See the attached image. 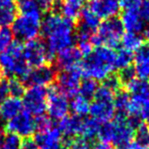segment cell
Listing matches in <instances>:
<instances>
[{
	"label": "cell",
	"mask_w": 149,
	"mask_h": 149,
	"mask_svg": "<svg viewBox=\"0 0 149 149\" xmlns=\"http://www.w3.org/2000/svg\"><path fill=\"white\" fill-rule=\"evenodd\" d=\"M41 33L50 55L60 53L74 45L76 41L74 22L65 19L60 13H50L42 21Z\"/></svg>",
	"instance_id": "cell-1"
},
{
	"label": "cell",
	"mask_w": 149,
	"mask_h": 149,
	"mask_svg": "<svg viewBox=\"0 0 149 149\" xmlns=\"http://www.w3.org/2000/svg\"><path fill=\"white\" fill-rule=\"evenodd\" d=\"M116 55L114 49L106 46H97L81 62L83 77L95 81H103L116 70Z\"/></svg>",
	"instance_id": "cell-2"
},
{
	"label": "cell",
	"mask_w": 149,
	"mask_h": 149,
	"mask_svg": "<svg viewBox=\"0 0 149 149\" xmlns=\"http://www.w3.org/2000/svg\"><path fill=\"white\" fill-rule=\"evenodd\" d=\"M24 45L13 41L5 51L0 52V68L6 77L17 78L23 81L30 72V68L23 57Z\"/></svg>",
	"instance_id": "cell-3"
},
{
	"label": "cell",
	"mask_w": 149,
	"mask_h": 149,
	"mask_svg": "<svg viewBox=\"0 0 149 149\" xmlns=\"http://www.w3.org/2000/svg\"><path fill=\"white\" fill-rule=\"evenodd\" d=\"M135 130L127 123L126 120L116 118L113 122L103 123L100 125L98 138L101 142L111 143L116 149L132 142Z\"/></svg>",
	"instance_id": "cell-4"
},
{
	"label": "cell",
	"mask_w": 149,
	"mask_h": 149,
	"mask_svg": "<svg viewBox=\"0 0 149 149\" xmlns=\"http://www.w3.org/2000/svg\"><path fill=\"white\" fill-rule=\"evenodd\" d=\"M42 21V10L40 9L21 13V15H17L11 25L13 36L19 42H28L37 39L39 34L41 33Z\"/></svg>",
	"instance_id": "cell-5"
},
{
	"label": "cell",
	"mask_w": 149,
	"mask_h": 149,
	"mask_svg": "<svg viewBox=\"0 0 149 149\" xmlns=\"http://www.w3.org/2000/svg\"><path fill=\"white\" fill-rule=\"evenodd\" d=\"M124 35V28L120 19L116 17L109 19H104L103 23H100L97 31L92 36V44L96 46H106L114 49L120 43V40Z\"/></svg>",
	"instance_id": "cell-6"
},
{
	"label": "cell",
	"mask_w": 149,
	"mask_h": 149,
	"mask_svg": "<svg viewBox=\"0 0 149 149\" xmlns=\"http://www.w3.org/2000/svg\"><path fill=\"white\" fill-rule=\"evenodd\" d=\"M83 74L81 64L72 70H59L56 74L55 87L66 97L72 98L79 93V87L81 84Z\"/></svg>",
	"instance_id": "cell-7"
},
{
	"label": "cell",
	"mask_w": 149,
	"mask_h": 149,
	"mask_svg": "<svg viewBox=\"0 0 149 149\" xmlns=\"http://www.w3.org/2000/svg\"><path fill=\"white\" fill-rule=\"evenodd\" d=\"M22 102L26 111L32 116H43L47 107V89L40 86L30 87L26 90Z\"/></svg>",
	"instance_id": "cell-8"
},
{
	"label": "cell",
	"mask_w": 149,
	"mask_h": 149,
	"mask_svg": "<svg viewBox=\"0 0 149 149\" xmlns=\"http://www.w3.org/2000/svg\"><path fill=\"white\" fill-rule=\"evenodd\" d=\"M23 57L28 66L32 68L41 66L52 60V56L48 52L45 43L38 39L28 41L24 45Z\"/></svg>",
	"instance_id": "cell-9"
},
{
	"label": "cell",
	"mask_w": 149,
	"mask_h": 149,
	"mask_svg": "<svg viewBox=\"0 0 149 149\" xmlns=\"http://www.w3.org/2000/svg\"><path fill=\"white\" fill-rule=\"evenodd\" d=\"M70 110V102L68 97L64 96L55 85L47 89V107L46 111L51 120H60L68 116Z\"/></svg>",
	"instance_id": "cell-10"
},
{
	"label": "cell",
	"mask_w": 149,
	"mask_h": 149,
	"mask_svg": "<svg viewBox=\"0 0 149 149\" xmlns=\"http://www.w3.org/2000/svg\"><path fill=\"white\" fill-rule=\"evenodd\" d=\"M56 74H57V70L55 66L46 63L30 70L27 77L22 82L25 84V86H30V87L33 86L45 87L55 82Z\"/></svg>",
	"instance_id": "cell-11"
},
{
	"label": "cell",
	"mask_w": 149,
	"mask_h": 149,
	"mask_svg": "<svg viewBox=\"0 0 149 149\" xmlns=\"http://www.w3.org/2000/svg\"><path fill=\"white\" fill-rule=\"evenodd\" d=\"M5 128L9 133H13L19 137L28 138V137H31L36 131L35 118L30 112L24 110L13 120L7 122Z\"/></svg>",
	"instance_id": "cell-12"
},
{
	"label": "cell",
	"mask_w": 149,
	"mask_h": 149,
	"mask_svg": "<svg viewBox=\"0 0 149 149\" xmlns=\"http://www.w3.org/2000/svg\"><path fill=\"white\" fill-rule=\"evenodd\" d=\"M90 8L100 19H113L120 10V0H88Z\"/></svg>",
	"instance_id": "cell-13"
},
{
	"label": "cell",
	"mask_w": 149,
	"mask_h": 149,
	"mask_svg": "<svg viewBox=\"0 0 149 149\" xmlns=\"http://www.w3.org/2000/svg\"><path fill=\"white\" fill-rule=\"evenodd\" d=\"M84 118L76 114L65 116L58 122L57 129L65 139H74L82 135Z\"/></svg>",
	"instance_id": "cell-14"
},
{
	"label": "cell",
	"mask_w": 149,
	"mask_h": 149,
	"mask_svg": "<svg viewBox=\"0 0 149 149\" xmlns=\"http://www.w3.org/2000/svg\"><path fill=\"white\" fill-rule=\"evenodd\" d=\"M82 57H83V54L78 49V47L72 46L57 54L54 66L57 70H72L81 64Z\"/></svg>",
	"instance_id": "cell-15"
},
{
	"label": "cell",
	"mask_w": 149,
	"mask_h": 149,
	"mask_svg": "<svg viewBox=\"0 0 149 149\" xmlns=\"http://www.w3.org/2000/svg\"><path fill=\"white\" fill-rule=\"evenodd\" d=\"M34 140L39 149H60L63 145L61 133L55 127L44 132H38Z\"/></svg>",
	"instance_id": "cell-16"
},
{
	"label": "cell",
	"mask_w": 149,
	"mask_h": 149,
	"mask_svg": "<svg viewBox=\"0 0 149 149\" xmlns=\"http://www.w3.org/2000/svg\"><path fill=\"white\" fill-rule=\"evenodd\" d=\"M91 118L96 120L98 123H107L113 118L116 116L113 102L102 101V100H94L92 104H90V111Z\"/></svg>",
	"instance_id": "cell-17"
},
{
	"label": "cell",
	"mask_w": 149,
	"mask_h": 149,
	"mask_svg": "<svg viewBox=\"0 0 149 149\" xmlns=\"http://www.w3.org/2000/svg\"><path fill=\"white\" fill-rule=\"evenodd\" d=\"M135 72L139 79L146 80L149 78V42L143 43L134 55Z\"/></svg>",
	"instance_id": "cell-18"
},
{
	"label": "cell",
	"mask_w": 149,
	"mask_h": 149,
	"mask_svg": "<svg viewBox=\"0 0 149 149\" xmlns=\"http://www.w3.org/2000/svg\"><path fill=\"white\" fill-rule=\"evenodd\" d=\"M120 23L127 32H132V33L140 34L142 31H144L147 24L142 19L136 10H131L127 9L124 10L120 17Z\"/></svg>",
	"instance_id": "cell-19"
},
{
	"label": "cell",
	"mask_w": 149,
	"mask_h": 149,
	"mask_svg": "<svg viewBox=\"0 0 149 149\" xmlns=\"http://www.w3.org/2000/svg\"><path fill=\"white\" fill-rule=\"evenodd\" d=\"M23 102L19 98L8 97L1 102L0 105V118L4 122H9L23 111Z\"/></svg>",
	"instance_id": "cell-20"
},
{
	"label": "cell",
	"mask_w": 149,
	"mask_h": 149,
	"mask_svg": "<svg viewBox=\"0 0 149 149\" xmlns=\"http://www.w3.org/2000/svg\"><path fill=\"white\" fill-rule=\"evenodd\" d=\"M131 95L125 88H120L116 92L113 99V106L116 110V118L126 120L129 113Z\"/></svg>",
	"instance_id": "cell-21"
},
{
	"label": "cell",
	"mask_w": 149,
	"mask_h": 149,
	"mask_svg": "<svg viewBox=\"0 0 149 149\" xmlns=\"http://www.w3.org/2000/svg\"><path fill=\"white\" fill-rule=\"evenodd\" d=\"M86 0H61L60 4V15L65 19L74 22L79 19Z\"/></svg>",
	"instance_id": "cell-22"
},
{
	"label": "cell",
	"mask_w": 149,
	"mask_h": 149,
	"mask_svg": "<svg viewBox=\"0 0 149 149\" xmlns=\"http://www.w3.org/2000/svg\"><path fill=\"white\" fill-rule=\"evenodd\" d=\"M80 19V29L93 35L100 26V19L90 8H84L82 10Z\"/></svg>",
	"instance_id": "cell-23"
},
{
	"label": "cell",
	"mask_w": 149,
	"mask_h": 149,
	"mask_svg": "<svg viewBox=\"0 0 149 149\" xmlns=\"http://www.w3.org/2000/svg\"><path fill=\"white\" fill-rule=\"evenodd\" d=\"M125 89L130 93V95L137 96H145L149 97V83L146 80L142 79H134L125 85Z\"/></svg>",
	"instance_id": "cell-24"
},
{
	"label": "cell",
	"mask_w": 149,
	"mask_h": 149,
	"mask_svg": "<svg viewBox=\"0 0 149 149\" xmlns=\"http://www.w3.org/2000/svg\"><path fill=\"white\" fill-rule=\"evenodd\" d=\"M70 109L74 112V114L79 116H85L89 114L90 111V101L81 95H76L72 98L70 103Z\"/></svg>",
	"instance_id": "cell-25"
},
{
	"label": "cell",
	"mask_w": 149,
	"mask_h": 149,
	"mask_svg": "<svg viewBox=\"0 0 149 149\" xmlns=\"http://www.w3.org/2000/svg\"><path fill=\"white\" fill-rule=\"evenodd\" d=\"M120 43H122L124 49L133 52V51H136L143 44V38L138 33L127 32V33H125L123 35Z\"/></svg>",
	"instance_id": "cell-26"
},
{
	"label": "cell",
	"mask_w": 149,
	"mask_h": 149,
	"mask_svg": "<svg viewBox=\"0 0 149 149\" xmlns=\"http://www.w3.org/2000/svg\"><path fill=\"white\" fill-rule=\"evenodd\" d=\"M98 89V82L90 78H85L81 81L79 87V94L82 97L86 98L87 100H91L94 98L95 93Z\"/></svg>",
	"instance_id": "cell-27"
},
{
	"label": "cell",
	"mask_w": 149,
	"mask_h": 149,
	"mask_svg": "<svg viewBox=\"0 0 149 149\" xmlns=\"http://www.w3.org/2000/svg\"><path fill=\"white\" fill-rule=\"evenodd\" d=\"M100 123H98L96 120L90 118H84V125H83V131H82V137L89 140L94 141L96 137H98L100 129Z\"/></svg>",
	"instance_id": "cell-28"
},
{
	"label": "cell",
	"mask_w": 149,
	"mask_h": 149,
	"mask_svg": "<svg viewBox=\"0 0 149 149\" xmlns=\"http://www.w3.org/2000/svg\"><path fill=\"white\" fill-rule=\"evenodd\" d=\"M17 7L15 5L1 7L0 8V27L8 28L17 19Z\"/></svg>",
	"instance_id": "cell-29"
},
{
	"label": "cell",
	"mask_w": 149,
	"mask_h": 149,
	"mask_svg": "<svg viewBox=\"0 0 149 149\" xmlns=\"http://www.w3.org/2000/svg\"><path fill=\"white\" fill-rule=\"evenodd\" d=\"M135 142L143 148L149 146V126L143 123L135 130Z\"/></svg>",
	"instance_id": "cell-30"
},
{
	"label": "cell",
	"mask_w": 149,
	"mask_h": 149,
	"mask_svg": "<svg viewBox=\"0 0 149 149\" xmlns=\"http://www.w3.org/2000/svg\"><path fill=\"white\" fill-rule=\"evenodd\" d=\"M134 60V54L133 52L122 48L116 52V68H124L128 65L132 64V61Z\"/></svg>",
	"instance_id": "cell-31"
},
{
	"label": "cell",
	"mask_w": 149,
	"mask_h": 149,
	"mask_svg": "<svg viewBox=\"0 0 149 149\" xmlns=\"http://www.w3.org/2000/svg\"><path fill=\"white\" fill-rule=\"evenodd\" d=\"M9 95L15 98H21L24 96L26 92V86L21 80L17 78H10L8 80Z\"/></svg>",
	"instance_id": "cell-32"
},
{
	"label": "cell",
	"mask_w": 149,
	"mask_h": 149,
	"mask_svg": "<svg viewBox=\"0 0 149 149\" xmlns=\"http://www.w3.org/2000/svg\"><path fill=\"white\" fill-rule=\"evenodd\" d=\"M13 33L9 28H1L0 29V52H3L13 44Z\"/></svg>",
	"instance_id": "cell-33"
},
{
	"label": "cell",
	"mask_w": 149,
	"mask_h": 149,
	"mask_svg": "<svg viewBox=\"0 0 149 149\" xmlns=\"http://www.w3.org/2000/svg\"><path fill=\"white\" fill-rule=\"evenodd\" d=\"M120 81L122 83L123 86L127 85L128 83H130L131 81H133L134 79H136V72H135V68L131 64L124 68H120V72L118 74Z\"/></svg>",
	"instance_id": "cell-34"
},
{
	"label": "cell",
	"mask_w": 149,
	"mask_h": 149,
	"mask_svg": "<svg viewBox=\"0 0 149 149\" xmlns=\"http://www.w3.org/2000/svg\"><path fill=\"white\" fill-rule=\"evenodd\" d=\"M22 139L19 136L13 134V133H8L5 136L4 142L1 147V149H21Z\"/></svg>",
	"instance_id": "cell-35"
},
{
	"label": "cell",
	"mask_w": 149,
	"mask_h": 149,
	"mask_svg": "<svg viewBox=\"0 0 149 149\" xmlns=\"http://www.w3.org/2000/svg\"><path fill=\"white\" fill-rule=\"evenodd\" d=\"M114 92L111 91L110 89H108L107 87L101 85L100 87H98L97 91L95 93L93 99L94 100H102V101H111L113 102L114 99Z\"/></svg>",
	"instance_id": "cell-36"
},
{
	"label": "cell",
	"mask_w": 149,
	"mask_h": 149,
	"mask_svg": "<svg viewBox=\"0 0 149 149\" xmlns=\"http://www.w3.org/2000/svg\"><path fill=\"white\" fill-rule=\"evenodd\" d=\"M102 85L107 87L108 89H110L111 91H113L116 93L118 90H120V88H123V85L120 81L118 74H110L107 78L102 81Z\"/></svg>",
	"instance_id": "cell-37"
},
{
	"label": "cell",
	"mask_w": 149,
	"mask_h": 149,
	"mask_svg": "<svg viewBox=\"0 0 149 149\" xmlns=\"http://www.w3.org/2000/svg\"><path fill=\"white\" fill-rule=\"evenodd\" d=\"M35 123H36V131L37 132H44L47 131L49 129L53 128V122L49 116H40L35 118Z\"/></svg>",
	"instance_id": "cell-38"
},
{
	"label": "cell",
	"mask_w": 149,
	"mask_h": 149,
	"mask_svg": "<svg viewBox=\"0 0 149 149\" xmlns=\"http://www.w3.org/2000/svg\"><path fill=\"white\" fill-rule=\"evenodd\" d=\"M147 0H120V8L124 10H139L146 3Z\"/></svg>",
	"instance_id": "cell-39"
},
{
	"label": "cell",
	"mask_w": 149,
	"mask_h": 149,
	"mask_svg": "<svg viewBox=\"0 0 149 149\" xmlns=\"http://www.w3.org/2000/svg\"><path fill=\"white\" fill-rule=\"evenodd\" d=\"M9 95L8 88V80L7 78H1L0 79V102L4 101Z\"/></svg>",
	"instance_id": "cell-40"
},
{
	"label": "cell",
	"mask_w": 149,
	"mask_h": 149,
	"mask_svg": "<svg viewBox=\"0 0 149 149\" xmlns=\"http://www.w3.org/2000/svg\"><path fill=\"white\" fill-rule=\"evenodd\" d=\"M21 149H39V147H38L37 143L33 138L28 137V138L22 140Z\"/></svg>",
	"instance_id": "cell-41"
},
{
	"label": "cell",
	"mask_w": 149,
	"mask_h": 149,
	"mask_svg": "<svg viewBox=\"0 0 149 149\" xmlns=\"http://www.w3.org/2000/svg\"><path fill=\"white\" fill-rule=\"evenodd\" d=\"M41 10H49L55 5L56 0H35Z\"/></svg>",
	"instance_id": "cell-42"
},
{
	"label": "cell",
	"mask_w": 149,
	"mask_h": 149,
	"mask_svg": "<svg viewBox=\"0 0 149 149\" xmlns=\"http://www.w3.org/2000/svg\"><path fill=\"white\" fill-rule=\"evenodd\" d=\"M91 149H113V148H112L108 143L98 142V143H94V144L92 145Z\"/></svg>",
	"instance_id": "cell-43"
},
{
	"label": "cell",
	"mask_w": 149,
	"mask_h": 149,
	"mask_svg": "<svg viewBox=\"0 0 149 149\" xmlns=\"http://www.w3.org/2000/svg\"><path fill=\"white\" fill-rule=\"evenodd\" d=\"M118 149H144L143 147H141L139 144H137L136 142H130L129 144L125 145V146L120 147Z\"/></svg>",
	"instance_id": "cell-44"
},
{
	"label": "cell",
	"mask_w": 149,
	"mask_h": 149,
	"mask_svg": "<svg viewBox=\"0 0 149 149\" xmlns=\"http://www.w3.org/2000/svg\"><path fill=\"white\" fill-rule=\"evenodd\" d=\"M141 116H142L143 120H146L147 125L149 126V104L142 110V113H141Z\"/></svg>",
	"instance_id": "cell-45"
},
{
	"label": "cell",
	"mask_w": 149,
	"mask_h": 149,
	"mask_svg": "<svg viewBox=\"0 0 149 149\" xmlns=\"http://www.w3.org/2000/svg\"><path fill=\"white\" fill-rule=\"evenodd\" d=\"M10 5H15V0H0V8Z\"/></svg>",
	"instance_id": "cell-46"
},
{
	"label": "cell",
	"mask_w": 149,
	"mask_h": 149,
	"mask_svg": "<svg viewBox=\"0 0 149 149\" xmlns=\"http://www.w3.org/2000/svg\"><path fill=\"white\" fill-rule=\"evenodd\" d=\"M5 136H6V134H5V131L3 130L1 127H0V149H1V147H2V145H3Z\"/></svg>",
	"instance_id": "cell-47"
},
{
	"label": "cell",
	"mask_w": 149,
	"mask_h": 149,
	"mask_svg": "<svg viewBox=\"0 0 149 149\" xmlns=\"http://www.w3.org/2000/svg\"><path fill=\"white\" fill-rule=\"evenodd\" d=\"M144 33H145V37H146V39L148 40V42H149V23L147 24L146 28H145Z\"/></svg>",
	"instance_id": "cell-48"
},
{
	"label": "cell",
	"mask_w": 149,
	"mask_h": 149,
	"mask_svg": "<svg viewBox=\"0 0 149 149\" xmlns=\"http://www.w3.org/2000/svg\"><path fill=\"white\" fill-rule=\"evenodd\" d=\"M60 149H70V148L68 146H65V145H62V147Z\"/></svg>",
	"instance_id": "cell-49"
},
{
	"label": "cell",
	"mask_w": 149,
	"mask_h": 149,
	"mask_svg": "<svg viewBox=\"0 0 149 149\" xmlns=\"http://www.w3.org/2000/svg\"><path fill=\"white\" fill-rule=\"evenodd\" d=\"M2 78V72H1V68H0V79Z\"/></svg>",
	"instance_id": "cell-50"
},
{
	"label": "cell",
	"mask_w": 149,
	"mask_h": 149,
	"mask_svg": "<svg viewBox=\"0 0 149 149\" xmlns=\"http://www.w3.org/2000/svg\"><path fill=\"white\" fill-rule=\"evenodd\" d=\"M144 149H149V146H147L146 148H144Z\"/></svg>",
	"instance_id": "cell-51"
}]
</instances>
